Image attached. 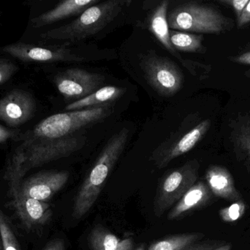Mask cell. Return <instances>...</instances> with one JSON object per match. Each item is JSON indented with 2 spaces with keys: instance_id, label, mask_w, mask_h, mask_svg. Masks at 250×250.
Returning <instances> with one entry per match:
<instances>
[{
  "instance_id": "obj_1",
  "label": "cell",
  "mask_w": 250,
  "mask_h": 250,
  "mask_svg": "<svg viewBox=\"0 0 250 250\" xmlns=\"http://www.w3.org/2000/svg\"><path fill=\"white\" fill-rule=\"evenodd\" d=\"M128 136V129H122L114 134L104 147L76 195L73 211L76 220L84 217L98 201L108 176L124 151Z\"/></svg>"
},
{
  "instance_id": "obj_2",
  "label": "cell",
  "mask_w": 250,
  "mask_h": 250,
  "mask_svg": "<svg viewBox=\"0 0 250 250\" xmlns=\"http://www.w3.org/2000/svg\"><path fill=\"white\" fill-rule=\"evenodd\" d=\"M129 2L125 0L99 2L86 9L70 23L41 34V38L48 41H64L65 44L83 41L101 32L120 15Z\"/></svg>"
},
{
  "instance_id": "obj_3",
  "label": "cell",
  "mask_w": 250,
  "mask_h": 250,
  "mask_svg": "<svg viewBox=\"0 0 250 250\" xmlns=\"http://www.w3.org/2000/svg\"><path fill=\"white\" fill-rule=\"evenodd\" d=\"M111 104L87 110L53 114L20 136L23 142L52 140L72 136L75 132L98 123L112 113Z\"/></svg>"
},
{
  "instance_id": "obj_4",
  "label": "cell",
  "mask_w": 250,
  "mask_h": 250,
  "mask_svg": "<svg viewBox=\"0 0 250 250\" xmlns=\"http://www.w3.org/2000/svg\"><path fill=\"white\" fill-rule=\"evenodd\" d=\"M167 23L173 30L201 33H220L229 26V19L214 7L188 2L167 13Z\"/></svg>"
},
{
  "instance_id": "obj_5",
  "label": "cell",
  "mask_w": 250,
  "mask_h": 250,
  "mask_svg": "<svg viewBox=\"0 0 250 250\" xmlns=\"http://www.w3.org/2000/svg\"><path fill=\"white\" fill-rule=\"evenodd\" d=\"M200 164L191 160L166 173L159 183L154 201V215L162 217L196 183Z\"/></svg>"
},
{
  "instance_id": "obj_6",
  "label": "cell",
  "mask_w": 250,
  "mask_h": 250,
  "mask_svg": "<svg viewBox=\"0 0 250 250\" xmlns=\"http://www.w3.org/2000/svg\"><path fill=\"white\" fill-rule=\"evenodd\" d=\"M84 136H72L52 140L23 142L17 150L16 161H27L32 165L68 157L84 146Z\"/></svg>"
},
{
  "instance_id": "obj_7",
  "label": "cell",
  "mask_w": 250,
  "mask_h": 250,
  "mask_svg": "<svg viewBox=\"0 0 250 250\" xmlns=\"http://www.w3.org/2000/svg\"><path fill=\"white\" fill-rule=\"evenodd\" d=\"M141 67L148 83L163 96H173L183 86L182 70L167 57L147 54L141 60Z\"/></svg>"
},
{
  "instance_id": "obj_8",
  "label": "cell",
  "mask_w": 250,
  "mask_h": 250,
  "mask_svg": "<svg viewBox=\"0 0 250 250\" xmlns=\"http://www.w3.org/2000/svg\"><path fill=\"white\" fill-rule=\"evenodd\" d=\"M104 80L103 75L84 69L70 68L57 75L54 82L64 98L74 102L102 88Z\"/></svg>"
},
{
  "instance_id": "obj_9",
  "label": "cell",
  "mask_w": 250,
  "mask_h": 250,
  "mask_svg": "<svg viewBox=\"0 0 250 250\" xmlns=\"http://www.w3.org/2000/svg\"><path fill=\"white\" fill-rule=\"evenodd\" d=\"M2 50L6 54L24 62L54 63L59 61L83 62L86 60L83 56L78 55L62 47L39 46L18 43L6 45L3 47Z\"/></svg>"
},
{
  "instance_id": "obj_10",
  "label": "cell",
  "mask_w": 250,
  "mask_h": 250,
  "mask_svg": "<svg viewBox=\"0 0 250 250\" xmlns=\"http://www.w3.org/2000/svg\"><path fill=\"white\" fill-rule=\"evenodd\" d=\"M36 101L23 90L16 89L0 99V120L11 127L24 124L36 111Z\"/></svg>"
},
{
  "instance_id": "obj_11",
  "label": "cell",
  "mask_w": 250,
  "mask_h": 250,
  "mask_svg": "<svg viewBox=\"0 0 250 250\" xmlns=\"http://www.w3.org/2000/svg\"><path fill=\"white\" fill-rule=\"evenodd\" d=\"M210 126L211 120L208 119L204 120L179 140L154 153L152 160L156 167L159 169L164 168L175 159L190 151L202 139Z\"/></svg>"
},
{
  "instance_id": "obj_12",
  "label": "cell",
  "mask_w": 250,
  "mask_h": 250,
  "mask_svg": "<svg viewBox=\"0 0 250 250\" xmlns=\"http://www.w3.org/2000/svg\"><path fill=\"white\" fill-rule=\"evenodd\" d=\"M212 197L213 194L207 183L204 182L195 183L170 210L167 220L173 221L206 206Z\"/></svg>"
},
{
  "instance_id": "obj_13",
  "label": "cell",
  "mask_w": 250,
  "mask_h": 250,
  "mask_svg": "<svg viewBox=\"0 0 250 250\" xmlns=\"http://www.w3.org/2000/svg\"><path fill=\"white\" fill-rule=\"evenodd\" d=\"M207 186L213 195L230 202H237L242 196L236 187L234 179L226 167L210 166L205 175Z\"/></svg>"
},
{
  "instance_id": "obj_14",
  "label": "cell",
  "mask_w": 250,
  "mask_h": 250,
  "mask_svg": "<svg viewBox=\"0 0 250 250\" xmlns=\"http://www.w3.org/2000/svg\"><path fill=\"white\" fill-rule=\"evenodd\" d=\"M100 2L99 0H66L49 11L34 18L31 21L32 27L40 28L54 22L80 15L91 6Z\"/></svg>"
},
{
  "instance_id": "obj_15",
  "label": "cell",
  "mask_w": 250,
  "mask_h": 250,
  "mask_svg": "<svg viewBox=\"0 0 250 250\" xmlns=\"http://www.w3.org/2000/svg\"><path fill=\"white\" fill-rule=\"evenodd\" d=\"M169 1H163L151 13L148 20V29L158 40L159 42L174 57L181 60L174 47L172 45L170 37V27L167 23V9Z\"/></svg>"
},
{
  "instance_id": "obj_16",
  "label": "cell",
  "mask_w": 250,
  "mask_h": 250,
  "mask_svg": "<svg viewBox=\"0 0 250 250\" xmlns=\"http://www.w3.org/2000/svg\"><path fill=\"white\" fill-rule=\"evenodd\" d=\"M125 92L124 88L119 87H102L88 96L70 103L65 107V110L67 112L76 111L104 107L118 99Z\"/></svg>"
},
{
  "instance_id": "obj_17",
  "label": "cell",
  "mask_w": 250,
  "mask_h": 250,
  "mask_svg": "<svg viewBox=\"0 0 250 250\" xmlns=\"http://www.w3.org/2000/svg\"><path fill=\"white\" fill-rule=\"evenodd\" d=\"M204 236L201 233L172 235L151 244L148 250H184L201 240Z\"/></svg>"
},
{
  "instance_id": "obj_18",
  "label": "cell",
  "mask_w": 250,
  "mask_h": 250,
  "mask_svg": "<svg viewBox=\"0 0 250 250\" xmlns=\"http://www.w3.org/2000/svg\"><path fill=\"white\" fill-rule=\"evenodd\" d=\"M170 41L175 49L186 52H201L204 36L170 29Z\"/></svg>"
},
{
  "instance_id": "obj_19",
  "label": "cell",
  "mask_w": 250,
  "mask_h": 250,
  "mask_svg": "<svg viewBox=\"0 0 250 250\" xmlns=\"http://www.w3.org/2000/svg\"><path fill=\"white\" fill-rule=\"evenodd\" d=\"M88 239L92 250H117L121 241L112 232L101 226L92 228Z\"/></svg>"
},
{
  "instance_id": "obj_20",
  "label": "cell",
  "mask_w": 250,
  "mask_h": 250,
  "mask_svg": "<svg viewBox=\"0 0 250 250\" xmlns=\"http://www.w3.org/2000/svg\"><path fill=\"white\" fill-rule=\"evenodd\" d=\"M235 145L240 155L250 164V121L244 123L238 129Z\"/></svg>"
},
{
  "instance_id": "obj_21",
  "label": "cell",
  "mask_w": 250,
  "mask_h": 250,
  "mask_svg": "<svg viewBox=\"0 0 250 250\" xmlns=\"http://www.w3.org/2000/svg\"><path fill=\"white\" fill-rule=\"evenodd\" d=\"M246 204L242 200L221 208L219 211L220 219L224 223H232L240 220L246 211Z\"/></svg>"
},
{
  "instance_id": "obj_22",
  "label": "cell",
  "mask_w": 250,
  "mask_h": 250,
  "mask_svg": "<svg viewBox=\"0 0 250 250\" xmlns=\"http://www.w3.org/2000/svg\"><path fill=\"white\" fill-rule=\"evenodd\" d=\"M26 208L28 214L33 220H41L44 216L45 208L39 201L29 198L26 201Z\"/></svg>"
},
{
  "instance_id": "obj_23",
  "label": "cell",
  "mask_w": 250,
  "mask_h": 250,
  "mask_svg": "<svg viewBox=\"0 0 250 250\" xmlns=\"http://www.w3.org/2000/svg\"><path fill=\"white\" fill-rule=\"evenodd\" d=\"M18 66L10 62L3 60L0 63V85L5 83L17 71Z\"/></svg>"
},
{
  "instance_id": "obj_24",
  "label": "cell",
  "mask_w": 250,
  "mask_h": 250,
  "mask_svg": "<svg viewBox=\"0 0 250 250\" xmlns=\"http://www.w3.org/2000/svg\"><path fill=\"white\" fill-rule=\"evenodd\" d=\"M249 1L250 0H223V1H220V2L230 6L236 13L238 19L240 17L242 12L245 10V7H246Z\"/></svg>"
},
{
  "instance_id": "obj_25",
  "label": "cell",
  "mask_w": 250,
  "mask_h": 250,
  "mask_svg": "<svg viewBox=\"0 0 250 250\" xmlns=\"http://www.w3.org/2000/svg\"><path fill=\"white\" fill-rule=\"evenodd\" d=\"M19 136H20V135L17 131L11 130L0 124V143L7 142L8 139L13 138H19Z\"/></svg>"
},
{
  "instance_id": "obj_26",
  "label": "cell",
  "mask_w": 250,
  "mask_h": 250,
  "mask_svg": "<svg viewBox=\"0 0 250 250\" xmlns=\"http://www.w3.org/2000/svg\"><path fill=\"white\" fill-rule=\"evenodd\" d=\"M220 242H196L190 246L188 247L184 250H208L214 247L217 246Z\"/></svg>"
},
{
  "instance_id": "obj_27",
  "label": "cell",
  "mask_w": 250,
  "mask_h": 250,
  "mask_svg": "<svg viewBox=\"0 0 250 250\" xmlns=\"http://www.w3.org/2000/svg\"><path fill=\"white\" fill-rule=\"evenodd\" d=\"M249 22H250V1L247 4L240 17L238 19V26L239 27H242Z\"/></svg>"
},
{
  "instance_id": "obj_28",
  "label": "cell",
  "mask_w": 250,
  "mask_h": 250,
  "mask_svg": "<svg viewBox=\"0 0 250 250\" xmlns=\"http://www.w3.org/2000/svg\"><path fill=\"white\" fill-rule=\"evenodd\" d=\"M230 60L235 62V63H239V64L250 66V51L244 53L241 55L236 56V57H233Z\"/></svg>"
},
{
  "instance_id": "obj_29",
  "label": "cell",
  "mask_w": 250,
  "mask_h": 250,
  "mask_svg": "<svg viewBox=\"0 0 250 250\" xmlns=\"http://www.w3.org/2000/svg\"><path fill=\"white\" fill-rule=\"evenodd\" d=\"M117 250H133V240L132 238H126L120 241Z\"/></svg>"
},
{
  "instance_id": "obj_30",
  "label": "cell",
  "mask_w": 250,
  "mask_h": 250,
  "mask_svg": "<svg viewBox=\"0 0 250 250\" xmlns=\"http://www.w3.org/2000/svg\"><path fill=\"white\" fill-rule=\"evenodd\" d=\"M1 228V236H2L3 242H4V248L5 250H17L16 248L12 245V243H9L7 237V227L0 225Z\"/></svg>"
},
{
  "instance_id": "obj_31",
  "label": "cell",
  "mask_w": 250,
  "mask_h": 250,
  "mask_svg": "<svg viewBox=\"0 0 250 250\" xmlns=\"http://www.w3.org/2000/svg\"><path fill=\"white\" fill-rule=\"evenodd\" d=\"M232 245L230 243H224V242H220L217 246L211 248L208 250H231Z\"/></svg>"
},
{
  "instance_id": "obj_32",
  "label": "cell",
  "mask_w": 250,
  "mask_h": 250,
  "mask_svg": "<svg viewBox=\"0 0 250 250\" xmlns=\"http://www.w3.org/2000/svg\"><path fill=\"white\" fill-rule=\"evenodd\" d=\"M46 250H64V244L62 241H57L49 247Z\"/></svg>"
},
{
  "instance_id": "obj_33",
  "label": "cell",
  "mask_w": 250,
  "mask_h": 250,
  "mask_svg": "<svg viewBox=\"0 0 250 250\" xmlns=\"http://www.w3.org/2000/svg\"><path fill=\"white\" fill-rule=\"evenodd\" d=\"M136 250H145V245H141Z\"/></svg>"
},
{
  "instance_id": "obj_34",
  "label": "cell",
  "mask_w": 250,
  "mask_h": 250,
  "mask_svg": "<svg viewBox=\"0 0 250 250\" xmlns=\"http://www.w3.org/2000/svg\"><path fill=\"white\" fill-rule=\"evenodd\" d=\"M247 76H248V77H250V71H248V73H246Z\"/></svg>"
},
{
  "instance_id": "obj_35",
  "label": "cell",
  "mask_w": 250,
  "mask_h": 250,
  "mask_svg": "<svg viewBox=\"0 0 250 250\" xmlns=\"http://www.w3.org/2000/svg\"><path fill=\"white\" fill-rule=\"evenodd\" d=\"M3 60H1V59H0V63H1V62H2Z\"/></svg>"
}]
</instances>
